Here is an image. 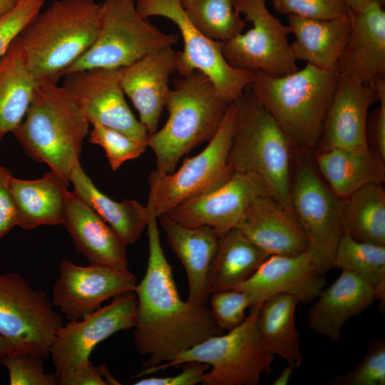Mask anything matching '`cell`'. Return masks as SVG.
Returning a JSON list of instances; mask_svg holds the SVG:
<instances>
[{"instance_id": "8fae6325", "label": "cell", "mask_w": 385, "mask_h": 385, "mask_svg": "<svg viewBox=\"0 0 385 385\" xmlns=\"http://www.w3.org/2000/svg\"><path fill=\"white\" fill-rule=\"evenodd\" d=\"M63 324L61 314L43 291L32 288L19 273H0V334L11 344L12 353L47 358Z\"/></svg>"}, {"instance_id": "4316f807", "label": "cell", "mask_w": 385, "mask_h": 385, "mask_svg": "<svg viewBox=\"0 0 385 385\" xmlns=\"http://www.w3.org/2000/svg\"><path fill=\"white\" fill-rule=\"evenodd\" d=\"M384 161L369 146L317 151L314 157L319 174L342 199L366 185L384 183Z\"/></svg>"}, {"instance_id": "b9f144b4", "label": "cell", "mask_w": 385, "mask_h": 385, "mask_svg": "<svg viewBox=\"0 0 385 385\" xmlns=\"http://www.w3.org/2000/svg\"><path fill=\"white\" fill-rule=\"evenodd\" d=\"M181 373L171 376L144 377L133 384L135 385H195L201 384L205 374L210 368L205 363L189 361L182 365Z\"/></svg>"}, {"instance_id": "52a82bcc", "label": "cell", "mask_w": 385, "mask_h": 385, "mask_svg": "<svg viewBox=\"0 0 385 385\" xmlns=\"http://www.w3.org/2000/svg\"><path fill=\"white\" fill-rule=\"evenodd\" d=\"M260 304L251 306L245 320L226 334L209 337L170 361L143 369L133 378H140L189 361L211 367L202 385H258L262 375L272 371L274 354L262 342L257 328Z\"/></svg>"}, {"instance_id": "7c38bea8", "label": "cell", "mask_w": 385, "mask_h": 385, "mask_svg": "<svg viewBox=\"0 0 385 385\" xmlns=\"http://www.w3.org/2000/svg\"><path fill=\"white\" fill-rule=\"evenodd\" d=\"M139 16L145 19L159 16L173 21L180 30L184 49L177 52V72L182 76L200 71L210 78L227 102L235 101L252 81V72L237 69L225 60L221 41L199 31L188 18L180 0H136Z\"/></svg>"}, {"instance_id": "e575fe53", "label": "cell", "mask_w": 385, "mask_h": 385, "mask_svg": "<svg viewBox=\"0 0 385 385\" xmlns=\"http://www.w3.org/2000/svg\"><path fill=\"white\" fill-rule=\"evenodd\" d=\"M183 6L192 25L212 40L226 41L246 25L235 10V0H190Z\"/></svg>"}, {"instance_id": "e0dca14e", "label": "cell", "mask_w": 385, "mask_h": 385, "mask_svg": "<svg viewBox=\"0 0 385 385\" xmlns=\"http://www.w3.org/2000/svg\"><path fill=\"white\" fill-rule=\"evenodd\" d=\"M267 195L271 193L260 179L235 172L220 188L185 202L165 215L185 227L210 226L220 237L238 227L255 198Z\"/></svg>"}, {"instance_id": "f5cc1de1", "label": "cell", "mask_w": 385, "mask_h": 385, "mask_svg": "<svg viewBox=\"0 0 385 385\" xmlns=\"http://www.w3.org/2000/svg\"><path fill=\"white\" fill-rule=\"evenodd\" d=\"M267 1V0H266Z\"/></svg>"}, {"instance_id": "f1b7e54d", "label": "cell", "mask_w": 385, "mask_h": 385, "mask_svg": "<svg viewBox=\"0 0 385 385\" xmlns=\"http://www.w3.org/2000/svg\"><path fill=\"white\" fill-rule=\"evenodd\" d=\"M73 192L86 202L114 231L124 245L134 244L140 237L148 221V210L135 200L117 202L93 184L80 163L70 175Z\"/></svg>"}, {"instance_id": "83f0119b", "label": "cell", "mask_w": 385, "mask_h": 385, "mask_svg": "<svg viewBox=\"0 0 385 385\" xmlns=\"http://www.w3.org/2000/svg\"><path fill=\"white\" fill-rule=\"evenodd\" d=\"M287 17L288 26L295 36L291 47L296 60L323 69L337 67L351 31L349 14L331 19Z\"/></svg>"}, {"instance_id": "74e56055", "label": "cell", "mask_w": 385, "mask_h": 385, "mask_svg": "<svg viewBox=\"0 0 385 385\" xmlns=\"http://www.w3.org/2000/svg\"><path fill=\"white\" fill-rule=\"evenodd\" d=\"M43 359L29 353H12L0 359L9 374L10 385H55L54 374L47 373Z\"/></svg>"}, {"instance_id": "ee69618b", "label": "cell", "mask_w": 385, "mask_h": 385, "mask_svg": "<svg viewBox=\"0 0 385 385\" xmlns=\"http://www.w3.org/2000/svg\"><path fill=\"white\" fill-rule=\"evenodd\" d=\"M60 385H107L103 378L101 365L92 362L86 367L56 378Z\"/></svg>"}, {"instance_id": "4fadbf2b", "label": "cell", "mask_w": 385, "mask_h": 385, "mask_svg": "<svg viewBox=\"0 0 385 385\" xmlns=\"http://www.w3.org/2000/svg\"><path fill=\"white\" fill-rule=\"evenodd\" d=\"M266 0H235L238 14L250 21L245 34L221 41L222 53L232 67L250 71H261L280 76L298 69L288 35L289 27L267 9Z\"/></svg>"}, {"instance_id": "4dcf8cb0", "label": "cell", "mask_w": 385, "mask_h": 385, "mask_svg": "<svg viewBox=\"0 0 385 385\" xmlns=\"http://www.w3.org/2000/svg\"><path fill=\"white\" fill-rule=\"evenodd\" d=\"M268 256L237 228L221 235L208 275L210 294L247 281Z\"/></svg>"}, {"instance_id": "7bdbcfd3", "label": "cell", "mask_w": 385, "mask_h": 385, "mask_svg": "<svg viewBox=\"0 0 385 385\" xmlns=\"http://www.w3.org/2000/svg\"><path fill=\"white\" fill-rule=\"evenodd\" d=\"M10 170L0 165V240L16 226V207L10 192Z\"/></svg>"}, {"instance_id": "7a4b0ae2", "label": "cell", "mask_w": 385, "mask_h": 385, "mask_svg": "<svg viewBox=\"0 0 385 385\" xmlns=\"http://www.w3.org/2000/svg\"><path fill=\"white\" fill-rule=\"evenodd\" d=\"M337 76V66L323 69L307 63L302 69L280 76L252 71L249 86L283 130L293 150L309 153L321 138Z\"/></svg>"}, {"instance_id": "8d00e7d4", "label": "cell", "mask_w": 385, "mask_h": 385, "mask_svg": "<svg viewBox=\"0 0 385 385\" xmlns=\"http://www.w3.org/2000/svg\"><path fill=\"white\" fill-rule=\"evenodd\" d=\"M331 385H384L385 342L379 339L369 348L361 362L345 374L335 376Z\"/></svg>"}, {"instance_id": "ffe728a7", "label": "cell", "mask_w": 385, "mask_h": 385, "mask_svg": "<svg viewBox=\"0 0 385 385\" xmlns=\"http://www.w3.org/2000/svg\"><path fill=\"white\" fill-rule=\"evenodd\" d=\"M176 59L177 52L172 46H165L122 68L123 90L137 109L139 120L149 135L158 130L170 91L169 78L177 71Z\"/></svg>"}, {"instance_id": "d6986e66", "label": "cell", "mask_w": 385, "mask_h": 385, "mask_svg": "<svg viewBox=\"0 0 385 385\" xmlns=\"http://www.w3.org/2000/svg\"><path fill=\"white\" fill-rule=\"evenodd\" d=\"M324 274L308 251L294 256L270 255L250 278L232 289L246 294L251 306L281 294L309 303L324 289Z\"/></svg>"}, {"instance_id": "2e32d148", "label": "cell", "mask_w": 385, "mask_h": 385, "mask_svg": "<svg viewBox=\"0 0 385 385\" xmlns=\"http://www.w3.org/2000/svg\"><path fill=\"white\" fill-rule=\"evenodd\" d=\"M135 285V277L130 271L93 264L81 266L63 260L53 286L51 302L68 321H75L111 298L134 292Z\"/></svg>"}, {"instance_id": "ba28073f", "label": "cell", "mask_w": 385, "mask_h": 385, "mask_svg": "<svg viewBox=\"0 0 385 385\" xmlns=\"http://www.w3.org/2000/svg\"><path fill=\"white\" fill-rule=\"evenodd\" d=\"M178 39V35L165 34L141 18L135 0H103L94 43L64 76L86 69L124 68L150 53L172 46Z\"/></svg>"}, {"instance_id": "9a60e30c", "label": "cell", "mask_w": 385, "mask_h": 385, "mask_svg": "<svg viewBox=\"0 0 385 385\" xmlns=\"http://www.w3.org/2000/svg\"><path fill=\"white\" fill-rule=\"evenodd\" d=\"M119 68H91L65 75L63 86L90 124L118 130L148 143L149 134L129 108Z\"/></svg>"}, {"instance_id": "44dd1931", "label": "cell", "mask_w": 385, "mask_h": 385, "mask_svg": "<svg viewBox=\"0 0 385 385\" xmlns=\"http://www.w3.org/2000/svg\"><path fill=\"white\" fill-rule=\"evenodd\" d=\"M237 228L269 256H294L308 250L305 234L292 212L271 195L255 198Z\"/></svg>"}, {"instance_id": "5b68a950", "label": "cell", "mask_w": 385, "mask_h": 385, "mask_svg": "<svg viewBox=\"0 0 385 385\" xmlns=\"http://www.w3.org/2000/svg\"><path fill=\"white\" fill-rule=\"evenodd\" d=\"M230 103L223 98L208 76L200 71L174 80L165 106V125L150 135L158 175L170 174L180 159L215 135Z\"/></svg>"}, {"instance_id": "5bb4252c", "label": "cell", "mask_w": 385, "mask_h": 385, "mask_svg": "<svg viewBox=\"0 0 385 385\" xmlns=\"http://www.w3.org/2000/svg\"><path fill=\"white\" fill-rule=\"evenodd\" d=\"M83 318L68 321L56 332L50 355L56 378L88 366L96 346L116 332L133 329L137 319L138 300L134 292L113 298Z\"/></svg>"}, {"instance_id": "cb8c5ba5", "label": "cell", "mask_w": 385, "mask_h": 385, "mask_svg": "<svg viewBox=\"0 0 385 385\" xmlns=\"http://www.w3.org/2000/svg\"><path fill=\"white\" fill-rule=\"evenodd\" d=\"M317 298L307 314L308 327L332 341L340 339L347 319L360 314L376 300L367 282L344 270Z\"/></svg>"}, {"instance_id": "ab89813d", "label": "cell", "mask_w": 385, "mask_h": 385, "mask_svg": "<svg viewBox=\"0 0 385 385\" xmlns=\"http://www.w3.org/2000/svg\"><path fill=\"white\" fill-rule=\"evenodd\" d=\"M274 9L284 15L315 19H331L349 16L342 0H272Z\"/></svg>"}, {"instance_id": "d590c367", "label": "cell", "mask_w": 385, "mask_h": 385, "mask_svg": "<svg viewBox=\"0 0 385 385\" xmlns=\"http://www.w3.org/2000/svg\"><path fill=\"white\" fill-rule=\"evenodd\" d=\"M88 141L103 148L113 170L125 162L140 156L148 143L135 140L118 130L101 125H93Z\"/></svg>"}, {"instance_id": "30bf717a", "label": "cell", "mask_w": 385, "mask_h": 385, "mask_svg": "<svg viewBox=\"0 0 385 385\" xmlns=\"http://www.w3.org/2000/svg\"><path fill=\"white\" fill-rule=\"evenodd\" d=\"M292 178L291 210L308 242V252L321 272L335 268L334 256L344 233V199L331 190L308 153H298Z\"/></svg>"}, {"instance_id": "f6af8a7d", "label": "cell", "mask_w": 385, "mask_h": 385, "mask_svg": "<svg viewBox=\"0 0 385 385\" xmlns=\"http://www.w3.org/2000/svg\"><path fill=\"white\" fill-rule=\"evenodd\" d=\"M376 90L379 106L374 122V138L376 153L385 160V79L378 83Z\"/></svg>"}, {"instance_id": "d6a6232c", "label": "cell", "mask_w": 385, "mask_h": 385, "mask_svg": "<svg viewBox=\"0 0 385 385\" xmlns=\"http://www.w3.org/2000/svg\"><path fill=\"white\" fill-rule=\"evenodd\" d=\"M344 232L364 242L385 245V191L382 184L366 185L344 199Z\"/></svg>"}, {"instance_id": "277c9868", "label": "cell", "mask_w": 385, "mask_h": 385, "mask_svg": "<svg viewBox=\"0 0 385 385\" xmlns=\"http://www.w3.org/2000/svg\"><path fill=\"white\" fill-rule=\"evenodd\" d=\"M24 118L12 133L25 153L69 184L90 125L75 101L58 83L40 81Z\"/></svg>"}, {"instance_id": "8992f818", "label": "cell", "mask_w": 385, "mask_h": 385, "mask_svg": "<svg viewBox=\"0 0 385 385\" xmlns=\"http://www.w3.org/2000/svg\"><path fill=\"white\" fill-rule=\"evenodd\" d=\"M235 128L228 162L234 172L260 179L271 195L291 210L292 152L286 135L250 86L233 101Z\"/></svg>"}, {"instance_id": "603a6c76", "label": "cell", "mask_w": 385, "mask_h": 385, "mask_svg": "<svg viewBox=\"0 0 385 385\" xmlns=\"http://www.w3.org/2000/svg\"><path fill=\"white\" fill-rule=\"evenodd\" d=\"M76 252L90 264L128 272L125 245L111 227L79 196L68 192L63 222Z\"/></svg>"}, {"instance_id": "7dc6e473", "label": "cell", "mask_w": 385, "mask_h": 385, "mask_svg": "<svg viewBox=\"0 0 385 385\" xmlns=\"http://www.w3.org/2000/svg\"><path fill=\"white\" fill-rule=\"evenodd\" d=\"M293 367L287 365L273 381V385H287L291 378Z\"/></svg>"}, {"instance_id": "9c48e42d", "label": "cell", "mask_w": 385, "mask_h": 385, "mask_svg": "<svg viewBox=\"0 0 385 385\" xmlns=\"http://www.w3.org/2000/svg\"><path fill=\"white\" fill-rule=\"evenodd\" d=\"M236 107L229 104L214 137L199 154L184 160L170 174L150 173L148 199L158 217L192 199L210 193L225 185L234 171L228 162L235 133Z\"/></svg>"}, {"instance_id": "484cf974", "label": "cell", "mask_w": 385, "mask_h": 385, "mask_svg": "<svg viewBox=\"0 0 385 385\" xmlns=\"http://www.w3.org/2000/svg\"><path fill=\"white\" fill-rule=\"evenodd\" d=\"M68 184L50 170L36 180L14 178L10 192L16 207V226L27 230L63 224Z\"/></svg>"}, {"instance_id": "3957f363", "label": "cell", "mask_w": 385, "mask_h": 385, "mask_svg": "<svg viewBox=\"0 0 385 385\" xmlns=\"http://www.w3.org/2000/svg\"><path fill=\"white\" fill-rule=\"evenodd\" d=\"M101 4L93 0H56L19 34L29 70L38 81L58 83L94 43Z\"/></svg>"}, {"instance_id": "ac0fdd59", "label": "cell", "mask_w": 385, "mask_h": 385, "mask_svg": "<svg viewBox=\"0 0 385 385\" xmlns=\"http://www.w3.org/2000/svg\"><path fill=\"white\" fill-rule=\"evenodd\" d=\"M376 101H378L376 87L338 71L317 151L368 147L367 113Z\"/></svg>"}, {"instance_id": "bcb514c9", "label": "cell", "mask_w": 385, "mask_h": 385, "mask_svg": "<svg viewBox=\"0 0 385 385\" xmlns=\"http://www.w3.org/2000/svg\"><path fill=\"white\" fill-rule=\"evenodd\" d=\"M347 6L349 11L354 13L362 12L374 4H383L384 0H342Z\"/></svg>"}, {"instance_id": "816d5d0a", "label": "cell", "mask_w": 385, "mask_h": 385, "mask_svg": "<svg viewBox=\"0 0 385 385\" xmlns=\"http://www.w3.org/2000/svg\"><path fill=\"white\" fill-rule=\"evenodd\" d=\"M181 2H182V4L184 5L185 4H186L188 1H189L190 0H180Z\"/></svg>"}, {"instance_id": "60d3db41", "label": "cell", "mask_w": 385, "mask_h": 385, "mask_svg": "<svg viewBox=\"0 0 385 385\" xmlns=\"http://www.w3.org/2000/svg\"><path fill=\"white\" fill-rule=\"evenodd\" d=\"M45 0H21L0 16V58L12 41L41 11Z\"/></svg>"}, {"instance_id": "d4e9b609", "label": "cell", "mask_w": 385, "mask_h": 385, "mask_svg": "<svg viewBox=\"0 0 385 385\" xmlns=\"http://www.w3.org/2000/svg\"><path fill=\"white\" fill-rule=\"evenodd\" d=\"M158 220L169 247L185 270L189 288L188 301L207 304L210 297L208 275L220 236L210 226L185 227L165 214L159 215Z\"/></svg>"}, {"instance_id": "f546056e", "label": "cell", "mask_w": 385, "mask_h": 385, "mask_svg": "<svg viewBox=\"0 0 385 385\" xmlns=\"http://www.w3.org/2000/svg\"><path fill=\"white\" fill-rule=\"evenodd\" d=\"M38 83L27 67L18 36L0 58V141L24 119Z\"/></svg>"}, {"instance_id": "f35d334b", "label": "cell", "mask_w": 385, "mask_h": 385, "mask_svg": "<svg viewBox=\"0 0 385 385\" xmlns=\"http://www.w3.org/2000/svg\"><path fill=\"white\" fill-rule=\"evenodd\" d=\"M208 302L212 317L222 330H232L246 318L245 311L251 307L246 294L235 289L212 292Z\"/></svg>"}, {"instance_id": "f907efd6", "label": "cell", "mask_w": 385, "mask_h": 385, "mask_svg": "<svg viewBox=\"0 0 385 385\" xmlns=\"http://www.w3.org/2000/svg\"><path fill=\"white\" fill-rule=\"evenodd\" d=\"M101 373H102L103 378L106 382L107 385L108 384H111V385L120 384V383H118V381L112 376L111 374L109 372L106 365L101 364Z\"/></svg>"}, {"instance_id": "1f68e13d", "label": "cell", "mask_w": 385, "mask_h": 385, "mask_svg": "<svg viewBox=\"0 0 385 385\" xmlns=\"http://www.w3.org/2000/svg\"><path fill=\"white\" fill-rule=\"evenodd\" d=\"M299 303L292 295L273 296L260 304L257 318L258 332L263 344L293 368L299 367L302 361L295 327V311Z\"/></svg>"}, {"instance_id": "681fc988", "label": "cell", "mask_w": 385, "mask_h": 385, "mask_svg": "<svg viewBox=\"0 0 385 385\" xmlns=\"http://www.w3.org/2000/svg\"><path fill=\"white\" fill-rule=\"evenodd\" d=\"M21 0H0V16L13 7H14Z\"/></svg>"}, {"instance_id": "7402d4cb", "label": "cell", "mask_w": 385, "mask_h": 385, "mask_svg": "<svg viewBox=\"0 0 385 385\" xmlns=\"http://www.w3.org/2000/svg\"><path fill=\"white\" fill-rule=\"evenodd\" d=\"M349 13L351 31L338 71L376 87L385 79V11L376 3L362 12Z\"/></svg>"}, {"instance_id": "6da1fadb", "label": "cell", "mask_w": 385, "mask_h": 385, "mask_svg": "<svg viewBox=\"0 0 385 385\" xmlns=\"http://www.w3.org/2000/svg\"><path fill=\"white\" fill-rule=\"evenodd\" d=\"M148 259L145 275L136 284L137 319L133 339L136 351L148 355L142 364L150 369L171 361L212 336L222 334L207 304L183 301L173 269L162 247L158 217L148 200Z\"/></svg>"}, {"instance_id": "836d02e7", "label": "cell", "mask_w": 385, "mask_h": 385, "mask_svg": "<svg viewBox=\"0 0 385 385\" xmlns=\"http://www.w3.org/2000/svg\"><path fill=\"white\" fill-rule=\"evenodd\" d=\"M336 267L350 271L374 289L382 312L385 307V245L359 242L342 235L334 256Z\"/></svg>"}, {"instance_id": "c3c4849f", "label": "cell", "mask_w": 385, "mask_h": 385, "mask_svg": "<svg viewBox=\"0 0 385 385\" xmlns=\"http://www.w3.org/2000/svg\"><path fill=\"white\" fill-rule=\"evenodd\" d=\"M12 353L9 342L0 334V359Z\"/></svg>"}]
</instances>
